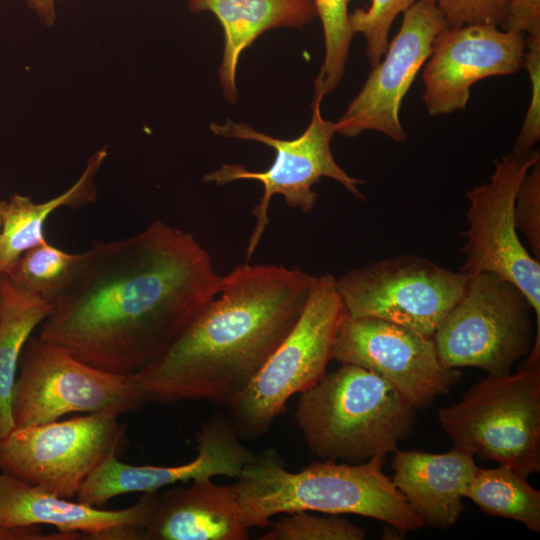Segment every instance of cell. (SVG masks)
<instances>
[{
	"label": "cell",
	"mask_w": 540,
	"mask_h": 540,
	"mask_svg": "<svg viewBox=\"0 0 540 540\" xmlns=\"http://www.w3.org/2000/svg\"><path fill=\"white\" fill-rule=\"evenodd\" d=\"M86 252L38 336L114 374L134 375L157 360L223 284L196 238L159 220L127 238L96 240Z\"/></svg>",
	"instance_id": "6da1fadb"
},
{
	"label": "cell",
	"mask_w": 540,
	"mask_h": 540,
	"mask_svg": "<svg viewBox=\"0 0 540 540\" xmlns=\"http://www.w3.org/2000/svg\"><path fill=\"white\" fill-rule=\"evenodd\" d=\"M314 280L272 264L246 263L223 276L218 294L176 342L135 374L146 401L226 406L294 327Z\"/></svg>",
	"instance_id": "7a4b0ae2"
},
{
	"label": "cell",
	"mask_w": 540,
	"mask_h": 540,
	"mask_svg": "<svg viewBox=\"0 0 540 540\" xmlns=\"http://www.w3.org/2000/svg\"><path fill=\"white\" fill-rule=\"evenodd\" d=\"M383 459L325 460L292 472L273 451L255 455L234 484L244 521L250 529L265 527L277 514L308 511L361 515L402 532L420 529L423 521L384 474Z\"/></svg>",
	"instance_id": "3957f363"
},
{
	"label": "cell",
	"mask_w": 540,
	"mask_h": 540,
	"mask_svg": "<svg viewBox=\"0 0 540 540\" xmlns=\"http://www.w3.org/2000/svg\"><path fill=\"white\" fill-rule=\"evenodd\" d=\"M415 411L379 375L344 363L301 393L294 416L312 453L356 464L397 450Z\"/></svg>",
	"instance_id": "277c9868"
},
{
	"label": "cell",
	"mask_w": 540,
	"mask_h": 540,
	"mask_svg": "<svg viewBox=\"0 0 540 540\" xmlns=\"http://www.w3.org/2000/svg\"><path fill=\"white\" fill-rule=\"evenodd\" d=\"M345 314L335 277L329 273L315 276L294 327L250 383L226 404L240 438L265 434L291 396L324 376Z\"/></svg>",
	"instance_id": "5b68a950"
},
{
	"label": "cell",
	"mask_w": 540,
	"mask_h": 540,
	"mask_svg": "<svg viewBox=\"0 0 540 540\" xmlns=\"http://www.w3.org/2000/svg\"><path fill=\"white\" fill-rule=\"evenodd\" d=\"M453 448L529 476L540 471V364L488 375L438 411Z\"/></svg>",
	"instance_id": "8992f818"
},
{
	"label": "cell",
	"mask_w": 540,
	"mask_h": 540,
	"mask_svg": "<svg viewBox=\"0 0 540 540\" xmlns=\"http://www.w3.org/2000/svg\"><path fill=\"white\" fill-rule=\"evenodd\" d=\"M532 311L512 282L489 272L469 275L462 297L433 336L441 362L448 368L476 367L488 375L511 373L532 349Z\"/></svg>",
	"instance_id": "52a82bcc"
},
{
	"label": "cell",
	"mask_w": 540,
	"mask_h": 540,
	"mask_svg": "<svg viewBox=\"0 0 540 540\" xmlns=\"http://www.w3.org/2000/svg\"><path fill=\"white\" fill-rule=\"evenodd\" d=\"M12 392L14 429L46 424L70 413L119 416L147 401L134 375L92 367L39 336L30 337Z\"/></svg>",
	"instance_id": "ba28073f"
},
{
	"label": "cell",
	"mask_w": 540,
	"mask_h": 540,
	"mask_svg": "<svg viewBox=\"0 0 540 540\" xmlns=\"http://www.w3.org/2000/svg\"><path fill=\"white\" fill-rule=\"evenodd\" d=\"M321 102L320 98L313 99L311 121L306 130L295 139L275 138L230 119L222 125H210L216 135L261 142L272 147L276 153L272 165L265 171H251L241 165L223 164L204 175V181L217 186L244 179L263 184V195L253 209L256 224L246 249L247 260L255 252L269 223V205L275 194L281 195L289 207L310 213L318 197L312 186L320 178L327 177L340 183L356 198L364 200L358 188L364 181L350 176L334 159L330 144L336 133L335 122L323 118Z\"/></svg>",
	"instance_id": "9c48e42d"
},
{
	"label": "cell",
	"mask_w": 540,
	"mask_h": 540,
	"mask_svg": "<svg viewBox=\"0 0 540 540\" xmlns=\"http://www.w3.org/2000/svg\"><path fill=\"white\" fill-rule=\"evenodd\" d=\"M468 276L416 255H398L335 278L346 315L392 322L433 338Z\"/></svg>",
	"instance_id": "30bf717a"
},
{
	"label": "cell",
	"mask_w": 540,
	"mask_h": 540,
	"mask_svg": "<svg viewBox=\"0 0 540 540\" xmlns=\"http://www.w3.org/2000/svg\"><path fill=\"white\" fill-rule=\"evenodd\" d=\"M540 161L539 150L509 152L495 161L488 182L466 192L468 228L461 248L465 260L460 272L494 273L515 284L527 297L536 315L532 352H540V261L520 241L514 219V203L528 170Z\"/></svg>",
	"instance_id": "8fae6325"
},
{
	"label": "cell",
	"mask_w": 540,
	"mask_h": 540,
	"mask_svg": "<svg viewBox=\"0 0 540 540\" xmlns=\"http://www.w3.org/2000/svg\"><path fill=\"white\" fill-rule=\"evenodd\" d=\"M118 416L93 413L13 429L0 440V470L65 499L125 440Z\"/></svg>",
	"instance_id": "7c38bea8"
},
{
	"label": "cell",
	"mask_w": 540,
	"mask_h": 540,
	"mask_svg": "<svg viewBox=\"0 0 540 540\" xmlns=\"http://www.w3.org/2000/svg\"><path fill=\"white\" fill-rule=\"evenodd\" d=\"M332 359L379 375L416 410L449 393L461 378L459 369L443 365L433 338L377 318L345 314Z\"/></svg>",
	"instance_id": "4fadbf2b"
},
{
	"label": "cell",
	"mask_w": 540,
	"mask_h": 540,
	"mask_svg": "<svg viewBox=\"0 0 540 540\" xmlns=\"http://www.w3.org/2000/svg\"><path fill=\"white\" fill-rule=\"evenodd\" d=\"M444 27L435 0H417L405 10L384 57L372 67L363 87L335 122L336 133L356 137L371 130L404 142L407 135L400 121L402 101Z\"/></svg>",
	"instance_id": "5bb4252c"
},
{
	"label": "cell",
	"mask_w": 540,
	"mask_h": 540,
	"mask_svg": "<svg viewBox=\"0 0 540 540\" xmlns=\"http://www.w3.org/2000/svg\"><path fill=\"white\" fill-rule=\"evenodd\" d=\"M526 36L488 23L444 27L437 35L422 75V100L431 116L466 108L478 81L517 73Z\"/></svg>",
	"instance_id": "9a60e30c"
},
{
	"label": "cell",
	"mask_w": 540,
	"mask_h": 540,
	"mask_svg": "<svg viewBox=\"0 0 540 540\" xmlns=\"http://www.w3.org/2000/svg\"><path fill=\"white\" fill-rule=\"evenodd\" d=\"M240 439L228 414L213 415L197 434V455L192 461L175 466L129 465L112 454L86 479L77 501L101 508L127 493L153 492L178 482L214 476L237 478L255 456Z\"/></svg>",
	"instance_id": "2e32d148"
},
{
	"label": "cell",
	"mask_w": 540,
	"mask_h": 540,
	"mask_svg": "<svg viewBox=\"0 0 540 540\" xmlns=\"http://www.w3.org/2000/svg\"><path fill=\"white\" fill-rule=\"evenodd\" d=\"M150 492L120 510L72 502L0 470V540H22L20 527L49 525L60 532L98 540H143Z\"/></svg>",
	"instance_id": "e0dca14e"
},
{
	"label": "cell",
	"mask_w": 540,
	"mask_h": 540,
	"mask_svg": "<svg viewBox=\"0 0 540 540\" xmlns=\"http://www.w3.org/2000/svg\"><path fill=\"white\" fill-rule=\"evenodd\" d=\"M249 530L234 484L207 478L151 492L143 540H245Z\"/></svg>",
	"instance_id": "ac0fdd59"
},
{
	"label": "cell",
	"mask_w": 540,
	"mask_h": 540,
	"mask_svg": "<svg viewBox=\"0 0 540 540\" xmlns=\"http://www.w3.org/2000/svg\"><path fill=\"white\" fill-rule=\"evenodd\" d=\"M391 478L424 525L447 529L464 511L462 499L477 470L473 456L457 449L446 453L393 452Z\"/></svg>",
	"instance_id": "d6986e66"
},
{
	"label": "cell",
	"mask_w": 540,
	"mask_h": 540,
	"mask_svg": "<svg viewBox=\"0 0 540 540\" xmlns=\"http://www.w3.org/2000/svg\"><path fill=\"white\" fill-rule=\"evenodd\" d=\"M194 13L211 12L224 31L219 79L226 100L238 98L236 69L242 51L274 28H299L316 16L312 0H188Z\"/></svg>",
	"instance_id": "ffe728a7"
},
{
	"label": "cell",
	"mask_w": 540,
	"mask_h": 540,
	"mask_svg": "<svg viewBox=\"0 0 540 540\" xmlns=\"http://www.w3.org/2000/svg\"><path fill=\"white\" fill-rule=\"evenodd\" d=\"M106 157L105 148L93 153L76 182L50 200L35 203L29 196L13 194L6 201L0 228V276L25 251L46 240L44 226L55 210L79 208L96 200L95 177Z\"/></svg>",
	"instance_id": "44dd1931"
},
{
	"label": "cell",
	"mask_w": 540,
	"mask_h": 540,
	"mask_svg": "<svg viewBox=\"0 0 540 540\" xmlns=\"http://www.w3.org/2000/svg\"><path fill=\"white\" fill-rule=\"evenodd\" d=\"M52 306L0 276V440L14 429L12 392L21 353Z\"/></svg>",
	"instance_id": "7402d4cb"
},
{
	"label": "cell",
	"mask_w": 540,
	"mask_h": 540,
	"mask_svg": "<svg viewBox=\"0 0 540 540\" xmlns=\"http://www.w3.org/2000/svg\"><path fill=\"white\" fill-rule=\"evenodd\" d=\"M528 476L507 465L477 468L465 494L485 514L522 523L529 530L540 532V491L527 480Z\"/></svg>",
	"instance_id": "603a6c76"
},
{
	"label": "cell",
	"mask_w": 540,
	"mask_h": 540,
	"mask_svg": "<svg viewBox=\"0 0 540 540\" xmlns=\"http://www.w3.org/2000/svg\"><path fill=\"white\" fill-rule=\"evenodd\" d=\"M86 260V251L69 253L45 240L25 251L4 275L15 287L54 304L75 284Z\"/></svg>",
	"instance_id": "cb8c5ba5"
},
{
	"label": "cell",
	"mask_w": 540,
	"mask_h": 540,
	"mask_svg": "<svg viewBox=\"0 0 540 540\" xmlns=\"http://www.w3.org/2000/svg\"><path fill=\"white\" fill-rule=\"evenodd\" d=\"M324 34L325 56L314 81V98L334 91L344 76L354 34L349 25L351 0H312Z\"/></svg>",
	"instance_id": "d4e9b609"
},
{
	"label": "cell",
	"mask_w": 540,
	"mask_h": 540,
	"mask_svg": "<svg viewBox=\"0 0 540 540\" xmlns=\"http://www.w3.org/2000/svg\"><path fill=\"white\" fill-rule=\"evenodd\" d=\"M366 532L344 518L321 517L308 511L287 513L263 534L261 540H363Z\"/></svg>",
	"instance_id": "484cf974"
},
{
	"label": "cell",
	"mask_w": 540,
	"mask_h": 540,
	"mask_svg": "<svg viewBox=\"0 0 540 540\" xmlns=\"http://www.w3.org/2000/svg\"><path fill=\"white\" fill-rule=\"evenodd\" d=\"M416 1L371 0L366 9L357 8L349 14L352 33H360L365 39V53L371 67L377 65L383 57L389 43V31L396 17Z\"/></svg>",
	"instance_id": "4316f807"
},
{
	"label": "cell",
	"mask_w": 540,
	"mask_h": 540,
	"mask_svg": "<svg viewBox=\"0 0 540 540\" xmlns=\"http://www.w3.org/2000/svg\"><path fill=\"white\" fill-rule=\"evenodd\" d=\"M531 85L528 108L514 142L512 152L525 154L531 151L540 139V34L526 36L523 66Z\"/></svg>",
	"instance_id": "83f0119b"
},
{
	"label": "cell",
	"mask_w": 540,
	"mask_h": 540,
	"mask_svg": "<svg viewBox=\"0 0 540 540\" xmlns=\"http://www.w3.org/2000/svg\"><path fill=\"white\" fill-rule=\"evenodd\" d=\"M518 232L525 236L532 256L540 261V161L523 177L514 203Z\"/></svg>",
	"instance_id": "f1b7e54d"
},
{
	"label": "cell",
	"mask_w": 540,
	"mask_h": 540,
	"mask_svg": "<svg viewBox=\"0 0 540 540\" xmlns=\"http://www.w3.org/2000/svg\"><path fill=\"white\" fill-rule=\"evenodd\" d=\"M445 27L488 23L500 26L507 12V0H435Z\"/></svg>",
	"instance_id": "f546056e"
},
{
	"label": "cell",
	"mask_w": 540,
	"mask_h": 540,
	"mask_svg": "<svg viewBox=\"0 0 540 540\" xmlns=\"http://www.w3.org/2000/svg\"><path fill=\"white\" fill-rule=\"evenodd\" d=\"M501 28L525 36L540 34V0H507Z\"/></svg>",
	"instance_id": "4dcf8cb0"
},
{
	"label": "cell",
	"mask_w": 540,
	"mask_h": 540,
	"mask_svg": "<svg viewBox=\"0 0 540 540\" xmlns=\"http://www.w3.org/2000/svg\"><path fill=\"white\" fill-rule=\"evenodd\" d=\"M28 7L36 13L45 26H53L56 21V3L59 0H26Z\"/></svg>",
	"instance_id": "1f68e13d"
},
{
	"label": "cell",
	"mask_w": 540,
	"mask_h": 540,
	"mask_svg": "<svg viewBox=\"0 0 540 540\" xmlns=\"http://www.w3.org/2000/svg\"><path fill=\"white\" fill-rule=\"evenodd\" d=\"M5 204H6L5 200H0V228H1L2 214H3L4 208H5Z\"/></svg>",
	"instance_id": "d6a6232c"
}]
</instances>
